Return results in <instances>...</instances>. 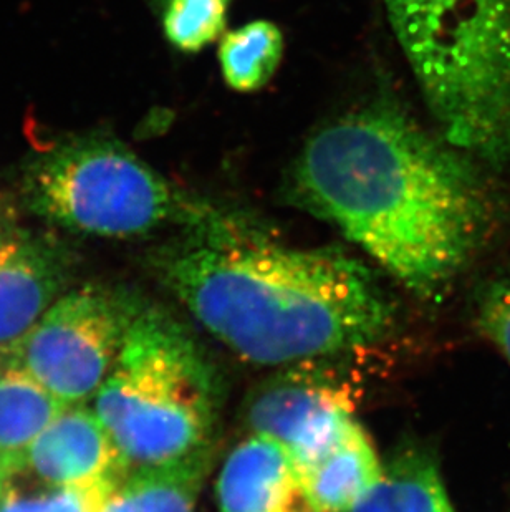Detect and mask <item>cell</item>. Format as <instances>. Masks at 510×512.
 Masks as SVG:
<instances>
[{"mask_svg":"<svg viewBox=\"0 0 510 512\" xmlns=\"http://www.w3.org/2000/svg\"><path fill=\"white\" fill-rule=\"evenodd\" d=\"M19 231V213L14 199L0 193V237Z\"/></svg>","mask_w":510,"mask_h":512,"instance_id":"d6986e66","label":"cell"},{"mask_svg":"<svg viewBox=\"0 0 510 512\" xmlns=\"http://www.w3.org/2000/svg\"><path fill=\"white\" fill-rule=\"evenodd\" d=\"M184 232L151 254V272L247 362H315L378 342L393 325L370 269L345 252L280 246L241 218Z\"/></svg>","mask_w":510,"mask_h":512,"instance_id":"7a4b0ae2","label":"cell"},{"mask_svg":"<svg viewBox=\"0 0 510 512\" xmlns=\"http://www.w3.org/2000/svg\"><path fill=\"white\" fill-rule=\"evenodd\" d=\"M299 512H317V511H315V509L310 508V506H308V504H307V501H305V503L302 504V508H300Z\"/></svg>","mask_w":510,"mask_h":512,"instance_id":"ffe728a7","label":"cell"},{"mask_svg":"<svg viewBox=\"0 0 510 512\" xmlns=\"http://www.w3.org/2000/svg\"><path fill=\"white\" fill-rule=\"evenodd\" d=\"M35 478L60 486H103L128 471L97 413L67 406L37 440L19 455Z\"/></svg>","mask_w":510,"mask_h":512,"instance_id":"ba28073f","label":"cell"},{"mask_svg":"<svg viewBox=\"0 0 510 512\" xmlns=\"http://www.w3.org/2000/svg\"><path fill=\"white\" fill-rule=\"evenodd\" d=\"M19 181L30 213L85 236L199 231L237 218L184 193L123 143L97 133L65 136L30 151Z\"/></svg>","mask_w":510,"mask_h":512,"instance_id":"5b68a950","label":"cell"},{"mask_svg":"<svg viewBox=\"0 0 510 512\" xmlns=\"http://www.w3.org/2000/svg\"><path fill=\"white\" fill-rule=\"evenodd\" d=\"M285 194L423 299L449 289L494 223L476 160L390 102L355 108L313 133Z\"/></svg>","mask_w":510,"mask_h":512,"instance_id":"6da1fadb","label":"cell"},{"mask_svg":"<svg viewBox=\"0 0 510 512\" xmlns=\"http://www.w3.org/2000/svg\"><path fill=\"white\" fill-rule=\"evenodd\" d=\"M217 503L221 512H299L305 498L284 448L251 435L222 464Z\"/></svg>","mask_w":510,"mask_h":512,"instance_id":"30bf717a","label":"cell"},{"mask_svg":"<svg viewBox=\"0 0 510 512\" xmlns=\"http://www.w3.org/2000/svg\"><path fill=\"white\" fill-rule=\"evenodd\" d=\"M284 55V35L269 20H254L231 30L219 45V63L236 92H257L272 80Z\"/></svg>","mask_w":510,"mask_h":512,"instance_id":"9a60e30c","label":"cell"},{"mask_svg":"<svg viewBox=\"0 0 510 512\" xmlns=\"http://www.w3.org/2000/svg\"><path fill=\"white\" fill-rule=\"evenodd\" d=\"M212 451L209 445L173 463L128 469L108 489L97 512H194Z\"/></svg>","mask_w":510,"mask_h":512,"instance_id":"7c38bea8","label":"cell"},{"mask_svg":"<svg viewBox=\"0 0 510 512\" xmlns=\"http://www.w3.org/2000/svg\"><path fill=\"white\" fill-rule=\"evenodd\" d=\"M219 383L198 340L145 302L93 411L128 468L173 463L212 445Z\"/></svg>","mask_w":510,"mask_h":512,"instance_id":"277c9868","label":"cell"},{"mask_svg":"<svg viewBox=\"0 0 510 512\" xmlns=\"http://www.w3.org/2000/svg\"><path fill=\"white\" fill-rule=\"evenodd\" d=\"M72 261L57 241L15 231L0 237V345L12 342L68 289Z\"/></svg>","mask_w":510,"mask_h":512,"instance_id":"9c48e42d","label":"cell"},{"mask_svg":"<svg viewBox=\"0 0 510 512\" xmlns=\"http://www.w3.org/2000/svg\"><path fill=\"white\" fill-rule=\"evenodd\" d=\"M449 145L510 163V0H383Z\"/></svg>","mask_w":510,"mask_h":512,"instance_id":"3957f363","label":"cell"},{"mask_svg":"<svg viewBox=\"0 0 510 512\" xmlns=\"http://www.w3.org/2000/svg\"><path fill=\"white\" fill-rule=\"evenodd\" d=\"M67 405L0 355V459L24 453Z\"/></svg>","mask_w":510,"mask_h":512,"instance_id":"5bb4252c","label":"cell"},{"mask_svg":"<svg viewBox=\"0 0 510 512\" xmlns=\"http://www.w3.org/2000/svg\"><path fill=\"white\" fill-rule=\"evenodd\" d=\"M345 512H458L438 464L424 451L409 450L383 469L380 481Z\"/></svg>","mask_w":510,"mask_h":512,"instance_id":"4fadbf2b","label":"cell"},{"mask_svg":"<svg viewBox=\"0 0 510 512\" xmlns=\"http://www.w3.org/2000/svg\"><path fill=\"white\" fill-rule=\"evenodd\" d=\"M231 0H166L161 7L164 35L174 49L194 54L219 39Z\"/></svg>","mask_w":510,"mask_h":512,"instance_id":"e0dca14e","label":"cell"},{"mask_svg":"<svg viewBox=\"0 0 510 512\" xmlns=\"http://www.w3.org/2000/svg\"><path fill=\"white\" fill-rule=\"evenodd\" d=\"M151 2H153V4L156 5V7H158V9H161L166 0H151Z\"/></svg>","mask_w":510,"mask_h":512,"instance_id":"44dd1931","label":"cell"},{"mask_svg":"<svg viewBox=\"0 0 510 512\" xmlns=\"http://www.w3.org/2000/svg\"><path fill=\"white\" fill-rule=\"evenodd\" d=\"M133 290L90 282L67 289L0 355L24 368L65 405H83L110 375L143 309Z\"/></svg>","mask_w":510,"mask_h":512,"instance_id":"8992f818","label":"cell"},{"mask_svg":"<svg viewBox=\"0 0 510 512\" xmlns=\"http://www.w3.org/2000/svg\"><path fill=\"white\" fill-rule=\"evenodd\" d=\"M350 388L315 368H290L255 390L247 405L252 435L284 448L295 473L332 448L352 425Z\"/></svg>","mask_w":510,"mask_h":512,"instance_id":"52a82bcc","label":"cell"},{"mask_svg":"<svg viewBox=\"0 0 510 512\" xmlns=\"http://www.w3.org/2000/svg\"><path fill=\"white\" fill-rule=\"evenodd\" d=\"M115 483L90 488L45 483L20 464L19 456L0 459V512H97Z\"/></svg>","mask_w":510,"mask_h":512,"instance_id":"2e32d148","label":"cell"},{"mask_svg":"<svg viewBox=\"0 0 510 512\" xmlns=\"http://www.w3.org/2000/svg\"><path fill=\"white\" fill-rule=\"evenodd\" d=\"M477 325L510 363V277L487 285L477 302Z\"/></svg>","mask_w":510,"mask_h":512,"instance_id":"ac0fdd59","label":"cell"},{"mask_svg":"<svg viewBox=\"0 0 510 512\" xmlns=\"http://www.w3.org/2000/svg\"><path fill=\"white\" fill-rule=\"evenodd\" d=\"M383 469L370 436L355 420L332 448L300 469L297 478L310 508L345 512L380 481Z\"/></svg>","mask_w":510,"mask_h":512,"instance_id":"8fae6325","label":"cell"}]
</instances>
